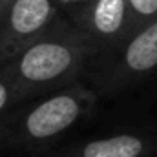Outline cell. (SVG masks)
Instances as JSON below:
<instances>
[{"label":"cell","mask_w":157,"mask_h":157,"mask_svg":"<svg viewBox=\"0 0 157 157\" xmlns=\"http://www.w3.org/2000/svg\"><path fill=\"white\" fill-rule=\"evenodd\" d=\"M73 60L68 46L59 42H39L31 46L20 59V73L28 80L44 82L62 75Z\"/></svg>","instance_id":"cell-1"},{"label":"cell","mask_w":157,"mask_h":157,"mask_svg":"<svg viewBox=\"0 0 157 157\" xmlns=\"http://www.w3.org/2000/svg\"><path fill=\"white\" fill-rule=\"evenodd\" d=\"M126 0H95L91 7V22L97 33L104 37L117 35L128 18Z\"/></svg>","instance_id":"cell-5"},{"label":"cell","mask_w":157,"mask_h":157,"mask_svg":"<svg viewBox=\"0 0 157 157\" xmlns=\"http://www.w3.org/2000/svg\"><path fill=\"white\" fill-rule=\"evenodd\" d=\"M51 13V0H15L9 9V28L20 37L33 35L46 26Z\"/></svg>","instance_id":"cell-3"},{"label":"cell","mask_w":157,"mask_h":157,"mask_svg":"<svg viewBox=\"0 0 157 157\" xmlns=\"http://www.w3.org/2000/svg\"><path fill=\"white\" fill-rule=\"evenodd\" d=\"M78 102L70 95H59L53 99H48L37 106L26 121V128L31 137L46 139L51 137L68 126H71L78 117Z\"/></svg>","instance_id":"cell-2"},{"label":"cell","mask_w":157,"mask_h":157,"mask_svg":"<svg viewBox=\"0 0 157 157\" xmlns=\"http://www.w3.org/2000/svg\"><path fill=\"white\" fill-rule=\"evenodd\" d=\"M6 101H7V90H6V86H4V84L0 82V110L4 108Z\"/></svg>","instance_id":"cell-8"},{"label":"cell","mask_w":157,"mask_h":157,"mask_svg":"<svg viewBox=\"0 0 157 157\" xmlns=\"http://www.w3.org/2000/svg\"><path fill=\"white\" fill-rule=\"evenodd\" d=\"M146 144L135 135H115L91 141L82 150V157H141Z\"/></svg>","instance_id":"cell-6"},{"label":"cell","mask_w":157,"mask_h":157,"mask_svg":"<svg viewBox=\"0 0 157 157\" xmlns=\"http://www.w3.org/2000/svg\"><path fill=\"white\" fill-rule=\"evenodd\" d=\"M128 9L141 20H154L157 18V0H126Z\"/></svg>","instance_id":"cell-7"},{"label":"cell","mask_w":157,"mask_h":157,"mask_svg":"<svg viewBox=\"0 0 157 157\" xmlns=\"http://www.w3.org/2000/svg\"><path fill=\"white\" fill-rule=\"evenodd\" d=\"M124 64L130 71L144 73L157 66V18L144 24V28L130 40L124 51Z\"/></svg>","instance_id":"cell-4"}]
</instances>
